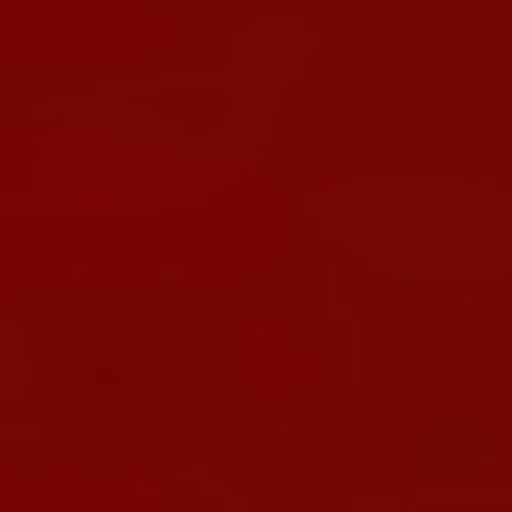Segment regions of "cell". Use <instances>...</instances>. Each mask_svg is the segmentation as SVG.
<instances>
[{"label":"cell","mask_w":512,"mask_h":512,"mask_svg":"<svg viewBox=\"0 0 512 512\" xmlns=\"http://www.w3.org/2000/svg\"><path fill=\"white\" fill-rule=\"evenodd\" d=\"M491 86H502V107H491V96H459V86H448V96H438V128H512V75H491Z\"/></svg>","instance_id":"obj_1"}]
</instances>
